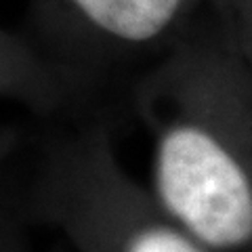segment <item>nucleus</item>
Wrapping results in <instances>:
<instances>
[{
  "instance_id": "obj_1",
  "label": "nucleus",
  "mask_w": 252,
  "mask_h": 252,
  "mask_svg": "<svg viewBox=\"0 0 252 252\" xmlns=\"http://www.w3.org/2000/svg\"><path fill=\"white\" fill-rule=\"evenodd\" d=\"M128 109L154 141L158 206L210 252L252 244V74L206 11Z\"/></svg>"
},
{
  "instance_id": "obj_2",
  "label": "nucleus",
  "mask_w": 252,
  "mask_h": 252,
  "mask_svg": "<svg viewBox=\"0 0 252 252\" xmlns=\"http://www.w3.org/2000/svg\"><path fill=\"white\" fill-rule=\"evenodd\" d=\"M204 11V0H26L21 34L91 114L112 118Z\"/></svg>"
},
{
  "instance_id": "obj_3",
  "label": "nucleus",
  "mask_w": 252,
  "mask_h": 252,
  "mask_svg": "<svg viewBox=\"0 0 252 252\" xmlns=\"http://www.w3.org/2000/svg\"><path fill=\"white\" fill-rule=\"evenodd\" d=\"M0 101L26 107L38 122L91 116L21 30L0 28Z\"/></svg>"
},
{
  "instance_id": "obj_4",
  "label": "nucleus",
  "mask_w": 252,
  "mask_h": 252,
  "mask_svg": "<svg viewBox=\"0 0 252 252\" xmlns=\"http://www.w3.org/2000/svg\"><path fill=\"white\" fill-rule=\"evenodd\" d=\"M135 202V191H132L130 220H126L114 252H210L181 229L164 210L162 217H152L149 212H137L139 204Z\"/></svg>"
},
{
  "instance_id": "obj_5",
  "label": "nucleus",
  "mask_w": 252,
  "mask_h": 252,
  "mask_svg": "<svg viewBox=\"0 0 252 252\" xmlns=\"http://www.w3.org/2000/svg\"><path fill=\"white\" fill-rule=\"evenodd\" d=\"M204 4L252 74V0H204Z\"/></svg>"
},
{
  "instance_id": "obj_6",
  "label": "nucleus",
  "mask_w": 252,
  "mask_h": 252,
  "mask_svg": "<svg viewBox=\"0 0 252 252\" xmlns=\"http://www.w3.org/2000/svg\"><path fill=\"white\" fill-rule=\"evenodd\" d=\"M32 137V130L21 124H0V162L6 160Z\"/></svg>"
}]
</instances>
